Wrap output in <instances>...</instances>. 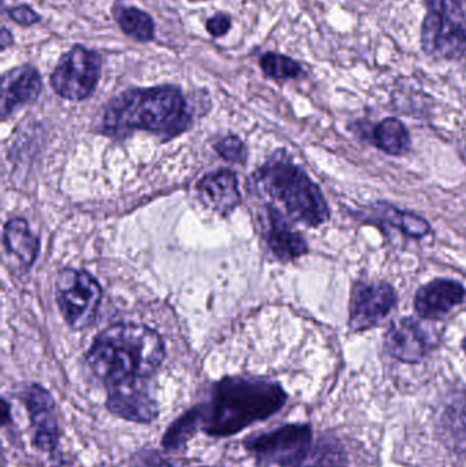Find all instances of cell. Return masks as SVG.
<instances>
[{"label":"cell","mask_w":466,"mask_h":467,"mask_svg":"<svg viewBox=\"0 0 466 467\" xmlns=\"http://www.w3.org/2000/svg\"><path fill=\"white\" fill-rule=\"evenodd\" d=\"M193 122L188 99L178 85L131 88L107 101L98 115V131L112 139H125L137 130L150 131L163 140L180 136Z\"/></svg>","instance_id":"1"},{"label":"cell","mask_w":466,"mask_h":467,"mask_svg":"<svg viewBox=\"0 0 466 467\" xmlns=\"http://www.w3.org/2000/svg\"><path fill=\"white\" fill-rule=\"evenodd\" d=\"M286 402V391L276 381L229 376L213 384L202 403V431L212 438H229L275 416Z\"/></svg>","instance_id":"2"},{"label":"cell","mask_w":466,"mask_h":467,"mask_svg":"<svg viewBox=\"0 0 466 467\" xmlns=\"http://www.w3.org/2000/svg\"><path fill=\"white\" fill-rule=\"evenodd\" d=\"M166 358L158 332L139 324H115L104 329L88 351L92 372L106 386L125 380H148Z\"/></svg>","instance_id":"3"},{"label":"cell","mask_w":466,"mask_h":467,"mask_svg":"<svg viewBox=\"0 0 466 467\" xmlns=\"http://www.w3.org/2000/svg\"><path fill=\"white\" fill-rule=\"evenodd\" d=\"M256 181L293 221L312 229L330 221V208L319 186L290 158L274 156L257 171Z\"/></svg>","instance_id":"4"},{"label":"cell","mask_w":466,"mask_h":467,"mask_svg":"<svg viewBox=\"0 0 466 467\" xmlns=\"http://www.w3.org/2000/svg\"><path fill=\"white\" fill-rule=\"evenodd\" d=\"M420 44L432 59L454 62L466 57V0H424Z\"/></svg>","instance_id":"5"},{"label":"cell","mask_w":466,"mask_h":467,"mask_svg":"<svg viewBox=\"0 0 466 467\" xmlns=\"http://www.w3.org/2000/svg\"><path fill=\"white\" fill-rule=\"evenodd\" d=\"M311 424H286L243 441L257 467H301L312 450Z\"/></svg>","instance_id":"6"},{"label":"cell","mask_w":466,"mask_h":467,"mask_svg":"<svg viewBox=\"0 0 466 467\" xmlns=\"http://www.w3.org/2000/svg\"><path fill=\"white\" fill-rule=\"evenodd\" d=\"M103 71V57L96 49L74 44L57 60L49 85L59 98L84 101L95 93Z\"/></svg>","instance_id":"7"},{"label":"cell","mask_w":466,"mask_h":467,"mask_svg":"<svg viewBox=\"0 0 466 467\" xmlns=\"http://www.w3.org/2000/svg\"><path fill=\"white\" fill-rule=\"evenodd\" d=\"M101 296V285L88 272L66 268L57 276V306L71 328L85 329L95 323Z\"/></svg>","instance_id":"8"},{"label":"cell","mask_w":466,"mask_h":467,"mask_svg":"<svg viewBox=\"0 0 466 467\" xmlns=\"http://www.w3.org/2000/svg\"><path fill=\"white\" fill-rule=\"evenodd\" d=\"M399 302V294L386 282L353 283L349 301V328L352 332L368 331L379 326Z\"/></svg>","instance_id":"9"},{"label":"cell","mask_w":466,"mask_h":467,"mask_svg":"<svg viewBox=\"0 0 466 467\" xmlns=\"http://www.w3.org/2000/svg\"><path fill=\"white\" fill-rule=\"evenodd\" d=\"M437 346V332L415 317L394 320L385 335L386 353L404 364H420Z\"/></svg>","instance_id":"10"},{"label":"cell","mask_w":466,"mask_h":467,"mask_svg":"<svg viewBox=\"0 0 466 467\" xmlns=\"http://www.w3.org/2000/svg\"><path fill=\"white\" fill-rule=\"evenodd\" d=\"M107 387V410L134 424H152L159 417V405L147 380H125Z\"/></svg>","instance_id":"11"},{"label":"cell","mask_w":466,"mask_h":467,"mask_svg":"<svg viewBox=\"0 0 466 467\" xmlns=\"http://www.w3.org/2000/svg\"><path fill=\"white\" fill-rule=\"evenodd\" d=\"M32 425V443L36 449L52 452L59 443L57 403L48 389L40 384H30L22 394Z\"/></svg>","instance_id":"12"},{"label":"cell","mask_w":466,"mask_h":467,"mask_svg":"<svg viewBox=\"0 0 466 467\" xmlns=\"http://www.w3.org/2000/svg\"><path fill=\"white\" fill-rule=\"evenodd\" d=\"M0 112L7 119L16 109L35 103L43 92V79L40 71L29 63L10 68L0 81Z\"/></svg>","instance_id":"13"},{"label":"cell","mask_w":466,"mask_h":467,"mask_svg":"<svg viewBox=\"0 0 466 467\" xmlns=\"http://www.w3.org/2000/svg\"><path fill=\"white\" fill-rule=\"evenodd\" d=\"M466 298V288L459 280L438 277L421 285L415 296V310L423 320H438L460 306Z\"/></svg>","instance_id":"14"},{"label":"cell","mask_w":466,"mask_h":467,"mask_svg":"<svg viewBox=\"0 0 466 467\" xmlns=\"http://www.w3.org/2000/svg\"><path fill=\"white\" fill-rule=\"evenodd\" d=\"M263 222L265 242L278 260L287 263L303 257L309 252L305 239L300 233L293 230L278 208L267 205Z\"/></svg>","instance_id":"15"},{"label":"cell","mask_w":466,"mask_h":467,"mask_svg":"<svg viewBox=\"0 0 466 467\" xmlns=\"http://www.w3.org/2000/svg\"><path fill=\"white\" fill-rule=\"evenodd\" d=\"M197 193L202 204L222 215L232 213L241 202L237 175L229 170L205 175L197 185Z\"/></svg>","instance_id":"16"},{"label":"cell","mask_w":466,"mask_h":467,"mask_svg":"<svg viewBox=\"0 0 466 467\" xmlns=\"http://www.w3.org/2000/svg\"><path fill=\"white\" fill-rule=\"evenodd\" d=\"M440 431L449 449L456 454L466 455V386L454 389L445 400Z\"/></svg>","instance_id":"17"},{"label":"cell","mask_w":466,"mask_h":467,"mask_svg":"<svg viewBox=\"0 0 466 467\" xmlns=\"http://www.w3.org/2000/svg\"><path fill=\"white\" fill-rule=\"evenodd\" d=\"M368 215H371L372 221L388 224L409 238L423 239L432 232L431 224L426 219L409 211L399 210L388 202H377L372 205Z\"/></svg>","instance_id":"18"},{"label":"cell","mask_w":466,"mask_h":467,"mask_svg":"<svg viewBox=\"0 0 466 467\" xmlns=\"http://www.w3.org/2000/svg\"><path fill=\"white\" fill-rule=\"evenodd\" d=\"M112 18L123 35L137 43H150L156 37V22L153 16L136 5L117 3L111 8Z\"/></svg>","instance_id":"19"},{"label":"cell","mask_w":466,"mask_h":467,"mask_svg":"<svg viewBox=\"0 0 466 467\" xmlns=\"http://www.w3.org/2000/svg\"><path fill=\"white\" fill-rule=\"evenodd\" d=\"M5 250L18 258L25 266L33 265L38 253V239L30 232L25 219H11L3 232Z\"/></svg>","instance_id":"20"},{"label":"cell","mask_w":466,"mask_h":467,"mask_svg":"<svg viewBox=\"0 0 466 467\" xmlns=\"http://www.w3.org/2000/svg\"><path fill=\"white\" fill-rule=\"evenodd\" d=\"M369 141L378 150L390 156L405 155L409 152L410 144H412L407 126L399 118L393 117L385 118L375 126L369 136Z\"/></svg>","instance_id":"21"},{"label":"cell","mask_w":466,"mask_h":467,"mask_svg":"<svg viewBox=\"0 0 466 467\" xmlns=\"http://www.w3.org/2000/svg\"><path fill=\"white\" fill-rule=\"evenodd\" d=\"M202 427V405H197L171 422L161 439V446L167 452L180 451L188 446L189 441Z\"/></svg>","instance_id":"22"},{"label":"cell","mask_w":466,"mask_h":467,"mask_svg":"<svg viewBox=\"0 0 466 467\" xmlns=\"http://www.w3.org/2000/svg\"><path fill=\"white\" fill-rule=\"evenodd\" d=\"M259 66L265 77L275 81L295 79L304 73L303 65L298 60L274 51L264 52L259 57Z\"/></svg>","instance_id":"23"},{"label":"cell","mask_w":466,"mask_h":467,"mask_svg":"<svg viewBox=\"0 0 466 467\" xmlns=\"http://www.w3.org/2000/svg\"><path fill=\"white\" fill-rule=\"evenodd\" d=\"M215 150L224 161H232V163H245L246 156H248L245 145L235 136H229L221 140L215 145Z\"/></svg>","instance_id":"24"},{"label":"cell","mask_w":466,"mask_h":467,"mask_svg":"<svg viewBox=\"0 0 466 467\" xmlns=\"http://www.w3.org/2000/svg\"><path fill=\"white\" fill-rule=\"evenodd\" d=\"M5 13L10 16L14 24L21 27L35 26V25L40 24L41 22L40 14H38L35 8L30 7L29 5H13V7H8Z\"/></svg>","instance_id":"25"},{"label":"cell","mask_w":466,"mask_h":467,"mask_svg":"<svg viewBox=\"0 0 466 467\" xmlns=\"http://www.w3.org/2000/svg\"><path fill=\"white\" fill-rule=\"evenodd\" d=\"M233 27V18L227 13H216L205 21V29L213 38H222L229 35Z\"/></svg>","instance_id":"26"},{"label":"cell","mask_w":466,"mask_h":467,"mask_svg":"<svg viewBox=\"0 0 466 467\" xmlns=\"http://www.w3.org/2000/svg\"><path fill=\"white\" fill-rule=\"evenodd\" d=\"M0 43H2V52H5V49L14 46L13 33H11L5 26L2 27V33H0Z\"/></svg>","instance_id":"27"},{"label":"cell","mask_w":466,"mask_h":467,"mask_svg":"<svg viewBox=\"0 0 466 467\" xmlns=\"http://www.w3.org/2000/svg\"><path fill=\"white\" fill-rule=\"evenodd\" d=\"M8 420H11L10 405L7 400H2V425L7 427Z\"/></svg>","instance_id":"28"},{"label":"cell","mask_w":466,"mask_h":467,"mask_svg":"<svg viewBox=\"0 0 466 467\" xmlns=\"http://www.w3.org/2000/svg\"><path fill=\"white\" fill-rule=\"evenodd\" d=\"M462 350L465 351V356H466V337H464V340H462Z\"/></svg>","instance_id":"29"}]
</instances>
